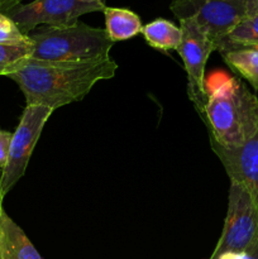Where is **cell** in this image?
I'll return each instance as SVG.
<instances>
[{
  "instance_id": "1",
  "label": "cell",
  "mask_w": 258,
  "mask_h": 259,
  "mask_svg": "<svg viewBox=\"0 0 258 259\" xmlns=\"http://www.w3.org/2000/svg\"><path fill=\"white\" fill-rule=\"evenodd\" d=\"M118 63L111 57L86 62H57L25 58L8 77L25 98L27 105H42L53 111L80 101L98 82L115 76Z\"/></svg>"
},
{
  "instance_id": "2",
  "label": "cell",
  "mask_w": 258,
  "mask_h": 259,
  "mask_svg": "<svg viewBox=\"0 0 258 259\" xmlns=\"http://www.w3.org/2000/svg\"><path fill=\"white\" fill-rule=\"evenodd\" d=\"M206 101L200 116L209 129L210 142L234 148L258 132V98L244 82L215 72L205 82Z\"/></svg>"
},
{
  "instance_id": "3",
  "label": "cell",
  "mask_w": 258,
  "mask_h": 259,
  "mask_svg": "<svg viewBox=\"0 0 258 259\" xmlns=\"http://www.w3.org/2000/svg\"><path fill=\"white\" fill-rule=\"evenodd\" d=\"M30 58L57 62H86L110 57L114 43L103 28L76 20L71 24L38 27L28 34Z\"/></svg>"
},
{
  "instance_id": "4",
  "label": "cell",
  "mask_w": 258,
  "mask_h": 259,
  "mask_svg": "<svg viewBox=\"0 0 258 259\" xmlns=\"http://www.w3.org/2000/svg\"><path fill=\"white\" fill-rule=\"evenodd\" d=\"M257 243V205L242 186L230 182L224 228L210 259H245Z\"/></svg>"
},
{
  "instance_id": "5",
  "label": "cell",
  "mask_w": 258,
  "mask_h": 259,
  "mask_svg": "<svg viewBox=\"0 0 258 259\" xmlns=\"http://www.w3.org/2000/svg\"><path fill=\"white\" fill-rule=\"evenodd\" d=\"M169 9L179 20H195L218 51L230 30L248 15V0H172Z\"/></svg>"
},
{
  "instance_id": "6",
  "label": "cell",
  "mask_w": 258,
  "mask_h": 259,
  "mask_svg": "<svg viewBox=\"0 0 258 259\" xmlns=\"http://www.w3.org/2000/svg\"><path fill=\"white\" fill-rule=\"evenodd\" d=\"M53 110L42 105H25L12 136L7 166L0 174V190L5 195L24 176L35 144Z\"/></svg>"
},
{
  "instance_id": "7",
  "label": "cell",
  "mask_w": 258,
  "mask_h": 259,
  "mask_svg": "<svg viewBox=\"0 0 258 259\" xmlns=\"http://www.w3.org/2000/svg\"><path fill=\"white\" fill-rule=\"evenodd\" d=\"M105 9L104 0H33L7 13L24 34L38 27L71 24L81 15Z\"/></svg>"
},
{
  "instance_id": "8",
  "label": "cell",
  "mask_w": 258,
  "mask_h": 259,
  "mask_svg": "<svg viewBox=\"0 0 258 259\" xmlns=\"http://www.w3.org/2000/svg\"><path fill=\"white\" fill-rule=\"evenodd\" d=\"M180 28L182 30V40L177 52L184 61L187 75V93L197 113L201 114L206 101V62L210 55L217 51V47L195 20H180Z\"/></svg>"
},
{
  "instance_id": "9",
  "label": "cell",
  "mask_w": 258,
  "mask_h": 259,
  "mask_svg": "<svg viewBox=\"0 0 258 259\" xmlns=\"http://www.w3.org/2000/svg\"><path fill=\"white\" fill-rule=\"evenodd\" d=\"M210 146L230 182L242 186L258 207V132L249 141L234 148H224L214 142H210Z\"/></svg>"
},
{
  "instance_id": "10",
  "label": "cell",
  "mask_w": 258,
  "mask_h": 259,
  "mask_svg": "<svg viewBox=\"0 0 258 259\" xmlns=\"http://www.w3.org/2000/svg\"><path fill=\"white\" fill-rule=\"evenodd\" d=\"M0 259H42L22 228L5 211L2 215Z\"/></svg>"
},
{
  "instance_id": "11",
  "label": "cell",
  "mask_w": 258,
  "mask_h": 259,
  "mask_svg": "<svg viewBox=\"0 0 258 259\" xmlns=\"http://www.w3.org/2000/svg\"><path fill=\"white\" fill-rule=\"evenodd\" d=\"M105 32L113 43L128 40L142 33V20L137 13L125 8L105 7Z\"/></svg>"
},
{
  "instance_id": "12",
  "label": "cell",
  "mask_w": 258,
  "mask_h": 259,
  "mask_svg": "<svg viewBox=\"0 0 258 259\" xmlns=\"http://www.w3.org/2000/svg\"><path fill=\"white\" fill-rule=\"evenodd\" d=\"M142 34L152 48L163 52L177 51L182 40L181 28L163 18H157L143 25Z\"/></svg>"
},
{
  "instance_id": "13",
  "label": "cell",
  "mask_w": 258,
  "mask_h": 259,
  "mask_svg": "<svg viewBox=\"0 0 258 259\" xmlns=\"http://www.w3.org/2000/svg\"><path fill=\"white\" fill-rule=\"evenodd\" d=\"M223 60L230 70L242 76L258 90V51L252 48H235L222 52Z\"/></svg>"
},
{
  "instance_id": "14",
  "label": "cell",
  "mask_w": 258,
  "mask_h": 259,
  "mask_svg": "<svg viewBox=\"0 0 258 259\" xmlns=\"http://www.w3.org/2000/svg\"><path fill=\"white\" fill-rule=\"evenodd\" d=\"M258 42V14H248L230 30L219 47V52L235 50Z\"/></svg>"
},
{
  "instance_id": "15",
  "label": "cell",
  "mask_w": 258,
  "mask_h": 259,
  "mask_svg": "<svg viewBox=\"0 0 258 259\" xmlns=\"http://www.w3.org/2000/svg\"><path fill=\"white\" fill-rule=\"evenodd\" d=\"M28 57H30V47L0 45V76L12 73L14 68Z\"/></svg>"
},
{
  "instance_id": "16",
  "label": "cell",
  "mask_w": 258,
  "mask_h": 259,
  "mask_svg": "<svg viewBox=\"0 0 258 259\" xmlns=\"http://www.w3.org/2000/svg\"><path fill=\"white\" fill-rule=\"evenodd\" d=\"M0 45L30 47V39L28 34H24L19 29L17 23L4 13H0Z\"/></svg>"
},
{
  "instance_id": "17",
  "label": "cell",
  "mask_w": 258,
  "mask_h": 259,
  "mask_svg": "<svg viewBox=\"0 0 258 259\" xmlns=\"http://www.w3.org/2000/svg\"><path fill=\"white\" fill-rule=\"evenodd\" d=\"M13 133L0 129V174L4 171L9 156V146Z\"/></svg>"
},
{
  "instance_id": "18",
  "label": "cell",
  "mask_w": 258,
  "mask_h": 259,
  "mask_svg": "<svg viewBox=\"0 0 258 259\" xmlns=\"http://www.w3.org/2000/svg\"><path fill=\"white\" fill-rule=\"evenodd\" d=\"M20 4H22V0H0V13L7 14L8 12H10Z\"/></svg>"
},
{
  "instance_id": "19",
  "label": "cell",
  "mask_w": 258,
  "mask_h": 259,
  "mask_svg": "<svg viewBox=\"0 0 258 259\" xmlns=\"http://www.w3.org/2000/svg\"><path fill=\"white\" fill-rule=\"evenodd\" d=\"M248 14H258V0H248Z\"/></svg>"
},
{
  "instance_id": "20",
  "label": "cell",
  "mask_w": 258,
  "mask_h": 259,
  "mask_svg": "<svg viewBox=\"0 0 258 259\" xmlns=\"http://www.w3.org/2000/svg\"><path fill=\"white\" fill-rule=\"evenodd\" d=\"M245 259H258V243L248 252L247 258Z\"/></svg>"
},
{
  "instance_id": "21",
  "label": "cell",
  "mask_w": 258,
  "mask_h": 259,
  "mask_svg": "<svg viewBox=\"0 0 258 259\" xmlns=\"http://www.w3.org/2000/svg\"><path fill=\"white\" fill-rule=\"evenodd\" d=\"M4 194L0 190V239H2V215L4 212V207H3V201H4Z\"/></svg>"
},
{
  "instance_id": "22",
  "label": "cell",
  "mask_w": 258,
  "mask_h": 259,
  "mask_svg": "<svg viewBox=\"0 0 258 259\" xmlns=\"http://www.w3.org/2000/svg\"><path fill=\"white\" fill-rule=\"evenodd\" d=\"M240 48H252V50H257L258 51V42L257 43H252V45L244 46V47H240Z\"/></svg>"
}]
</instances>
